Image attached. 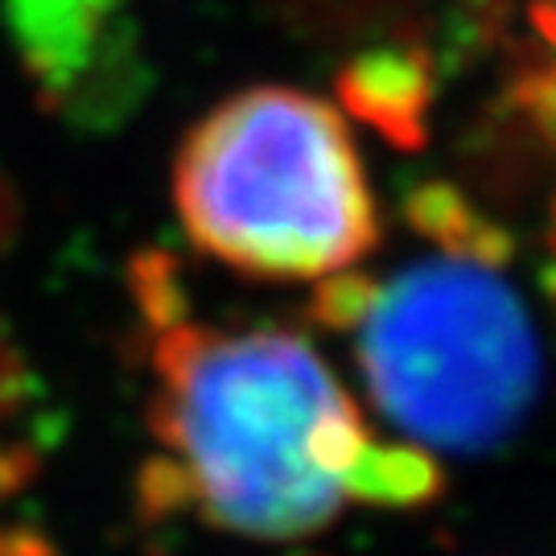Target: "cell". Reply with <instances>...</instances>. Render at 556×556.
Segmentation results:
<instances>
[{
	"label": "cell",
	"mask_w": 556,
	"mask_h": 556,
	"mask_svg": "<svg viewBox=\"0 0 556 556\" xmlns=\"http://www.w3.org/2000/svg\"><path fill=\"white\" fill-rule=\"evenodd\" d=\"M149 429L178 462L190 511L248 540H301L342 507L367 425L293 330L178 321L153 342Z\"/></svg>",
	"instance_id": "6da1fadb"
},
{
	"label": "cell",
	"mask_w": 556,
	"mask_h": 556,
	"mask_svg": "<svg viewBox=\"0 0 556 556\" xmlns=\"http://www.w3.org/2000/svg\"><path fill=\"white\" fill-rule=\"evenodd\" d=\"M174 206L202 256L256 280H326L379 243L346 124L293 87H252L186 132Z\"/></svg>",
	"instance_id": "7a4b0ae2"
},
{
	"label": "cell",
	"mask_w": 556,
	"mask_h": 556,
	"mask_svg": "<svg viewBox=\"0 0 556 556\" xmlns=\"http://www.w3.org/2000/svg\"><path fill=\"white\" fill-rule=\"evenodd\" d=\"M358 334L376 408L420 445L495 454L540 400V342L498 268L420 260L379 285Z\"/></svg>",
	"instance_id": "3957f363"
},
{
	"label": "cell",
	"mask_w": 556,
	"mask_h": 556,
	"mask_svg": "<svg viewBox=\"0 0 556 556\" xmlns=\"http://www.w3.org/2000/svg\"><path fill=\"white\" fill-rule=\"evenodd\" d=\"M4 34L38 103L83 132H116L149 96L128 0H0Z\"/></svg>",
	"instance_id": "277c9868"
},
{
	"label": "cell",
	"mask_w": 556,
	"mask_h": 556,
	"mask_svg": "<svg viewBox=\"0 0 556 556\" xmlns=\"http://www.w3.org/2000/svg\"><path fill=\"white\" fill-rule=\"evenodd\" d=\"M338 100L400 153L429 144L438 100V54L417 38H379L338 66Z\"/></svg>",
	"instance_id": "5b68a950"
},
{
	"label": "cell",
	"mask_w": 556,
	"mask_h": 556,
	"mask_svg": "<svg viewBox=\"0 0 556 556\" xmlns=\"http://www.w3.org/2000/svg\"><path fill=\"white\" fill-rule=\"evenodd\" d=\"M404 219L417 236L438 243L441 252L454 260L498 268L516 256L511 231L503 223L486 219L478 211V202L450 181H417L404 194Z\"/></svg>",
	"instance_id": "8992f818"
},
{
	"label": "cell",
	"mask_w": 556,
	"mask_h": 556,
	"mask_svg": "<svg viewBox=\"0 0 556 556\" xmlns=\"http://www.w3.org/2000/svg\"><path fill=\"white\" fill-rule=\"evenodd\" d=\"M445 491V475L433 457L417 445H376L367 441L351 470L342 478V495L388 507V511H417Z\"/></svg>",
	"instance_id": "52a82bcc"
},
{
	"label": "cell",
	"mask_w": 556,
	"mask_h": 556,
	"mask_svg": "<svg viewBox=\"0 0 556 556\" xmlns=\"http://www.w3.org/2000/svg\"><path fill=\"white\" fill-rule=\"evenodd\" d=\"M285 25L309 38H413L417 0H268Z\"/></svg>",
	"instance_id": "ba28073f"
},
{
	"label": "cell",
	"mask_w": 556,
	"mask_h": 556,
	"mask_svg": "<svg viewBox=\"0 0 556 556\" xmlns=\"http://www.w3.org/2000/svg\"><path fill=\"white\" fill-rule=\"evenodd\" d=\"M376 293L379 285L371 277H363L355 268H346V273H334V277H326L314 289V301H309V314L318 326L326 330H358L363 318L371 314V305H376Z\"/></svg>",
	"instance_id": "9c48e42d"
},
{
	"label": "cell",
	"mask_w": 556,
	"mask_h": 556,
	"mask_svg": "<svg viewBox=\"0 0 556 556\" xmlns=\"http://www.w3.org/2000/svg\"><path fill=\"white\" fill-rule=\"evenodd\" d=\"M132 293H137L140 309H144V318L161 330H169V326H178L181 318V289H178V268H174V260L161 256V252H149V256H140L132 264Z\"/></svg>",
	"instance_id": "30bf717a"
},
{
	"label": "cell",
	"mask_w": 556,
	"mask_h": 556,
	"mask_svg": "<svg viewBox=\"0 0 556 556\" xmlns=\"http://www.w3.org/2000/svg\"><path fill=\"white\" fill-rule=\"evenodd\" d=\"M137 511L144 519H169L190 511V486L178 462L169 454H153L137 475Z\"/></svg>",
	"instance_id": "8fae6325"
},
{
	"label": "cell",
	"mask_w": 556,
	"mask_h": 556,
	"mask_svg": "<svg viewBox=\"0 0 556 556\" xmlns=\"http://www.w3.org/2000/svg\"><path fill=\"white\" fill-rule=\"evenodd\" d=\"M38 396H41L38 376L29 371V363L17 351V342L0 330V429L25 417V408Z\"/></svg>",
	"instance_id": "7c38bea8"
},
{
	"label": "cell",
	"mask_w": 556,
	"mask_h": 556,
	"mask_svg": "<svg viewBox=\"0 0 556 556\" xmlns=\"http://www.w3.org/2000/svg\"><path fill=\"white\" fill-rule=\"evenodd\" d=\"M41 470L38 441H0V498L25 491Z\"/></svg>",
	"instance_id": "4fadbf2b"
},
{
	"label": "cell",
	"mask_w": 556,
	"mask_h": 556,
	"mask_svg": "<svg viewBox=\"0 0 556 556\" xmlns=\"http://www.w3.org/2000/svg\"><path fill=\"white\" fill-rule=\"evenodd\" d=\"M21 236V199L17 186L9 181V174H0V256L13 252V243Z\"/></svg>",
	"instance_id": "5bb4252c"
},
{
	"label": "cell",
	"mask_w": 556,
	"mask_h": 556,
	"mask_svg": "<svg viewBox=\"0 0 556 556\" xmlns=\"http://www.w3.org/2000/svg\"><path fill=\"white\" fill-rule=\"evenodd\" d=\"M532 21H536V29L544 38L556 41V0H540L536 9H532Z\"/></svg>",
	"instance_id": "9a60e30c"
},
{
	"label": "cell",
	"mask_w": 556,
	"mask_h": 556,
	"mask_svg": "<svg viewBox=\"0 0 556 556\" xmlns=\"http://www.w3.org/2000/svg\"><path fill=\"white\" fill-rule=\"evenodd\" d=\"M548 239H553V248H556V199H553V227H548Z\"/></svg>",
	"instance_id": "2e32d148"
},
{
	"label": "cell",
	"mask_w": 556,
	"mask_h": 556,
	"mask_svg": "<svg viewBox=\"0 0 556 556\" xmlns=\"http://www.w3.org/2000/svg\"><path fill=\"white\" fill-rule=\"evenodd\" d=\"M289 556H326V553H289Z\"/></svg>",
	"instance_id": "e0dca14e"
},
{
	"label": "cell",
	"mask_w": 556,
	"mask_h": 556,
	"mask_svg": "<svg viewBox=\"0 0 556 556\" xmlns=\"http://www.w3.org/2000/svg\"><path fill=\"white\" fill-rule=\"evenodd\" d=\"M0 548H4V532H0Z\"/></svg>",
	"instance_id": "ac0fdd59"
}]
</instances>
